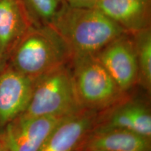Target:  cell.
<instances>
[{
  "mask_svg": "<svg viewBox=\"0 0 151 151\" xmlns=\"http://www.w3.org/2000/svg\"><path fill=\"white\" fill-rule=\"evenodd\" d=\"M67 45L72 57L95 55L127 32L95 7L67 4L50 24Z\"/></svg>",
  "mask_w": 151,
  "mask_h": 151,
  "instance_id": "1",
  "label": "cell"
},
{
  "mask_svg": "<svg viewBox=\"0 0 151 151\" xmlns=\"http://www.w3.org/2000/svg\"><path fill=\"white\" fill-rule=\"evenodd\" d=\"M72 54L50 25H33L11 52L6 65L36 80L60 66L70 63Z\"/></svg>",
  "mask_w": 151,
  "mask_h": 151,
  "instance_id": "2",
  "label": "cell"
},
{
  "mask_svg": "<svg viewBox=\"0 0 151 151\" xmlns=\"http://www.w3.org/2000/svg\"><path fill=\"white\" fill-rule=\"evenodd\" d=\"M68 65L60 66L36 79L29 102L20 116L65 118L83 110Z\"/></svg>",
  "mask_w": 151,
  "mask_h": 151,
  "instance_id": "3",
  "label": "cell"
},
{
  "mask_svg": "<svg viewBox=\"0 0 151 151\" xmlns=\"http://www.w3.org/2000/svg\"><path fill=\"white\" fill-rule=\"evenodd\" d=\"M70 64L76 92L83 109L97 111L120 102L124 92L95 55L73 56Z\"/></svg>",
  "mask_w": 151,
  "mask_h": 151,
  "instance_id": "4",
  "label": "cell"
},
{
  "mask_svg": "<svg viewBox=\"0 0 151 151\" xmlns=\"http://www.w3.org/2000/svg\"><path fill=\"white\" fill-rule=\"evenodd\" d=\"M95 56L124 92L131 89L139 81L132 34H122L97 52Z\"/></svg>",
  "mask_w": 151,
  "mask_h": 151,
  "instance_id": "5",
  "label": "cell"
},
{
  "mask_svg": "<svg viewBox=\"0 0 151 151\" xmlns=\"http://www.w3.org/2000/svg\"><path fill=\"white\" fill-rule=\"evenodd\" d=\"M63 118L19 116L7 124L0 134L9 151H39L47 137Z\"/></svg>",
  "mask_w": 151,
  "mask_h": 151,
  "instance_id": "6",
  "label": "cell"
},
{
  "mask_svg": "<svg viewBox=\"0 0 151 151\" xmlns=\"http://www.w3.org/2000/svg\"><path fill=\"white\" fill-rule=\"evenodd\" d=\"M35 83L7 65L0 71V133L27 108Z\"/></svg>",
  "mask_w": 151,
  "mask_h": 151,
  "instance_id": "7",
  "label": "cell"
},
{
  "mask_svg": "<svg viewBox=\"0 0 151 151\" xmlns=\"http://www.w3.org/2000/svg\"><path fill=\"white\" fill-rule=\"evenodd\" d=\"M97 121V111L83 109L63 118L39 151H78Z\"/></svg>",
  "mask_w": 151,
  "mask_h": 151,
  "instance_id": "8",
  "label": "cell"
},
{
  "mask_svg": "<svg viewBox=\"0 0 151 151\" xmlns=\"http://www.w3.org/2000/svg\"><path fill=\"white\" fill-rule=\"evenodd\" d=\"M94 7L129 34L150 27L151 0H97Z\"/></svg>",
  "mask_w": 151,
  "mask_h": 151,
  "instance_id": "9",
  "label": "cell"
},
{
  "mask_svg": "<svg viewBox=\"0 0 151 151\" xmlns=\"http://www.w3.org/2000/svg\"><path fill=\"white\" fill-rule=\"evenodd\" d=\"M32 26L20 0H0V54L6 63L13 49Z\"/></svg>",
  "mask_w": 151,
  "mask_h": 151,
  "instance_id": "10",
  "label": "cell"
},
{
  "mask_svg": "<svg viewBox=\"0 0 151 151\" xmlns=\"http://www.w3.org/2000/svg\"><path fill=\"white\" fill-rule=\"evenodd\" d=\"M87 150L150 151V138L122 129H98L86 139Z\"/></svg>",
  "mask_w": 151,
  "mask_h": 151,
  "instance_id": "11",
  "label": "cell"
},
{
  "mask_svg": "<svg viewBox=\"0 0 151 151\" xmlns=\"http://www.w3.org/2000/svg\"><path fill=\"white\" fill-rule=\"evenodd\" d=\"M111 111L98 129H122L151 137V114L146 105L130 101L118 105Z\"/></svg>",
  "mask_w": 151,
  "mask_h": 151,
  "instance_id": "12",
  "label": "cell"
},
{
  "mask_svg": "<svg viewBox=\"0 0 151 151\" xmlns=\"http://www.w3.org/2000/svg\"><path fill=\"white\" fill-rule=\"evenodd\" d=\"M137 55L139 81L147 91L151 88V28L132 34Z\"/></svg>",
  "mask_w": 151,
  "mask_h": 151,
  "instance_id": "13",
  "label": "cell"
},
{
  "mask_svg": "<svg viewBox=\"0 0 151 151\" xmlns=\"http://www.w3.org/2000/svg\"><path fill=\"white\" fill-rule=\"evenodd\" d=\"M33 25H50L67 0H20Z\"/></svg>",
  "mask_w": 151,
  "mask_h": 151,
  "instance_id": "14",
  "label": "cell"
},
{
  "mask_svg": "<svg viewBox=\"0 0 151 151\" xmlns=\"http://www.w3.org/2000/svg\"><path fill=\"white\" fill-rule=\"evenodd\" d=\"M97 0H67L69 4L76 6L92 7L94 6Z\"/></svg>",
  "mask_w": 151,
  "mask_h": 151,
  "instance_id": "15",
  "label": "cell"
},
{
  "mask_svg": "<svg viewBox=\"0 0 151 151\" xmlns=\"http://www.w3.org/2000/svg\"><path fill=\"white\" fill-rule=\"evenodd\" d=\"M0 151H9L2 137L0 134Z\"/></svg>",
  "mask_w": 151,
  "mask_h": 151,
  "instance_id": "16",
  "label": "cell"
},
{
  "mask_svg": "<svg viewBox=\"0 0 151 151\" xmlns=\"http://www.w3.org/2000/svg\"><path fill=\"white\" fill-rule=\"evenodd\" d=\"M6 62L3 59L2 56L0 54V71L3 70V69L6 67Z\"/></svg>",
  "mask_w": 151,
  "mask_h": 151,
  "instance_id": "17",
  "label": "cell"
}]
</instances>
